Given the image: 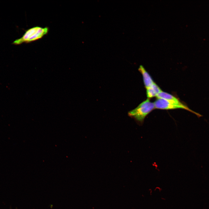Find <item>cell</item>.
<instances>
[{"label":"cell","mask_w":209,"mask_h":209,"mask_svg":"<svg viewBox=\"0 0 209 209\" xmlns=\"http://www.w3.org/2000/svg\"><path fill=\"white\" fill-rule=\"evenodd\" d=\"M156 97L157 98L166 100L170 102L175 105L184 107L187 106L174 96L162 91L160 92Z\"/></svg>","instance_id":"cell-4"},{"label":"cell","mask_w":209,"mask_h":209,"mask_svg":"<svg viewBox=\"0 0 209 209\" xmlns=\"http://www.w3.org/2000/svg\"><path fill=\"white\" fill-rule=\"evenodd\" d=\"M154 103L155 109L167 110L182 109L194 113L198 117L202 116L200 114L190 109L187 106L184 107L175 105L163 99L157 98L155 101Z\"/></svg>","instance_id":"cell-3"},{"label":"cell","mask_w":209,"mask_h":209,"mask_svg":"<svg viewBox=\"0 0 209 209\" xmlns=\"http://www.w3.org/2000/svg\"><path fill=\"white\" fill-rule=\"evenodd\" d=\"M154 103L147 98L143 102L135 109L130 111L129 116L134 118L139 125H141L145 117L154 109Z\"/></svg>","instance_id":"cell-2"},{"label":"cell","mask_w":209,"mask_h":209,"mask_svg":"<svg viewBox=\"0 0 209 209\" xmlns=\"http://www.w3.org/2000/svg\"><path fill=\"white\" fill-rule=\"evenodd\" d=\"M161 90L159 87L155 82L149 87L146 88V95L148 98L156 96Z\"/></svg>","instance_id":"cell-6"},{"label":"cell","mask_w":209,"mask_h":209,"mask_svg":"<svg viewBox=\"0 0 209 209\" xmlns=\"http://www.w3.org/2000/svg\"><path fill=\"white\" fill-rule=\"evenodd\" d=\"M49 28L36 26L26 30L23 36L16 39L12 44L18 45L24 43H28L42 38L47 34Z\"/></svg>","instance_id":"cell-1"},{"label":"cell","mask_w":209,"mask_h":209,"mask_svg":"<svg viewBox=\"0 0 209 209\" xmlns=\"http://www.w3.org/2000/svg\"><path fill=\"white\" fill-rule=\"evenodd\" d=\"M138 70L142 75L145 86L147 88L154 83L149 74L142 65H140Z\"/></svg>","instance_id":"cell-5"}]
</instances>
